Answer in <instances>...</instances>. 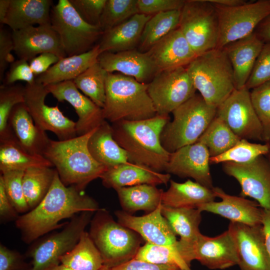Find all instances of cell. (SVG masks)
<instances>
[{"label": "cell", "mask_w": 270, "mask_h": 270, "mask_svg": "<svg viewBox=\"0 0 270 270\" xmlns=\"http://www.w3.org/2000/svg\"><path fill=\"white\" fill-rule=\"evenodd\" d=\"M80 16L88 24L99 27L106 0H69Z\"/></svg>", "instance_id": "cell-48"}, {"label": "cell", "mask_w": 270, "mask_h": 270, "mask_svg": "<svg viewBox=\"0 0 270 270\" xmlns=\"http://www.w3.org/2000/svg\"><path fill=\"white\" fill-rule=\"evenodd\" d=\"M25 86L24 104L36 125L42 130L50 131L60 140L77 136L76 122L65 116L58 106H50L45 104L49 94L46 87L35 82Z\"/></svg>", "instance_id": "cell-14"}, {"label": "cell", "mask_w": 270, "mask_h": 270, "mask_svg": "<svg viewBox=\"0 0 270 270\" xmlns=\"http://www.w3.org/2000/svg\"><path fill=\"white\" fill-rule=\"evenodd\" d=\"M52 2L51 0H10L4 24L12 31L50 24Z\"/></svg>", "instance_id": "cell-29"}, {"label": "cell", "mask_w": 270, "mask_h": 270, "mask_svg": "<svg viewBox=\"0 0 270 270\" xmlns=\"http://www.w3.org/2000/svg\"><path fill=\"white\" fill-rule=\"evenodd\" d=\"M217 108L208 104L200 94L175 109L173 119L160 134L162 146L170 153L196 142L216 115Z\"/></svg>", "instance_id": "cell-7"}, {"label": "cell", "mask_w": 270, "mask_h": 270, "mask_svg": "<svg viewBox=\"0 0 270 270\" xmlns=\"http://www.w3.org/2000/svg\"><path fill=\"white\" fill-rule=\"evenodd\" d=\"M36 76L28 61L18 58L10 64L9 70L4 79V84H14L15 82L20 80L24 81L26 84H32L36 82Z\"/></svg>", "instance_id": "cell-49"}, {"label": "cell", "mask_w": 270, "mask_h": 270, "mask_svg": "<svg viewBox=\"0 0 270 270\" xmlns=\"http://www.w3.org/2000/svg\"><path fill=\"white\" fill-rule=\"evenodd\" d=\"M110 270H181L175 265L158 264L133 258Z\"/></svg>", "instance_id": "cell-53"}, {"label": "cell", "mask_w": 270, "mask_h": 270, "mask_svg": "<svg viewBox=\"0 0 270 270\" xmlns=\"http://www.w3.org/2000/svg\"><path fill=\"white\" fill-rule=\"evenodd\" d=\"M269 149L268 142L253 143L246 139H240L226 152L219 156L210 158V163L216 164L232 162L240 164H246L260 156L266 155Z\"/></svg>", "instance_id": "cell-42"}, {"label": "cell", "mask_w": 270, "mask_h": 270, "mask_svg": "<svg viewBox=\"0 0 270 270\" xmlns=\"http://www.w3.org/2000/svg\"><path fill=\"white\" fill-rule=\"evenodd\" d=\"M60 58L52 53H43L32 58L29 61L30 66L34 74L37 76L46 72Z\"/></svg>", "instance_id": "cell-54"}, {"label": "cell", "mask_w": 270, "mask_h": 270, "mask_svg": "<svg viewBox=\"0 0 270 270\" xmlns=\"http://www.w3.org/2000/svg\"><path fill=\"white\" fill-rule=\"evenodd\" d=\"M100 54L97 44L87 52L62 58L46 72L36 76V82L46 86L73 80L96 62Z\"/></svg>", "instance_id": "cell-30"}, {"label": "cell", "mask_w": 270, "mask_h": 270, "mask_svg": "<svg viewBox=\"0 0 270 270\" xmlns=\"http://www.w3.org/2000/svg\"><path fill=\"white\" fill-rule=\"evenodd\" d=\"M208 1L213 4L225 6H236L246 2L244 0H208Z\"/></svg>", "instance_id": "cell-58"}, {"label": "cell", "mask_w": 270, "mask_h": 270, "mask_svg": "<svg viewBox=\"0 0 270 270\" xmlns=\"http://www.w3.org/2000/svg\"><path fill=\"white\" fill-rule=\"evenodd\" d=\"M94 212L76 215L60 232L40 241L30 250L29 270H50L60 264V258L78 243Z\"/></svg>", "instance_id": "cell-11"}, {"label": "cell", "mask_w": 270, "mask_h": 270, "mask_svg": "<svg viewBox=\"0 0 270 270\" xmlns=\"http://www.w3.org/2000/svg\"><path fill=\"white\" fill-rule=\"evenodd\" d=\"M74 186H66L56 172L52 184L42 202L34 208L18 216L16 224L22 239L29 244L63 224L65 218H72L85 212L98 210V202Z\"/></svg>", "instance_id": "cell-1"}, {"label": "cell", "mask_w": 270, "mask_h": 270, "mask_svg": "<svg viewBox=\"0 0 270 270\" xmlns=\"http://www.w3.org/2000/svg\"><path fill=\"white\" fill-rule=\"evenodd\" d=\"M24 170H0L2 178L6 195L18 213H26L30 208L26 200L23 188Z\"/></svg>", "instance_id": "cell-45"}, {"label": "cell", "mask_w": 270, "mask_h": 270, "mask_svg": "<svg viewBox=\"0 0 270 270\" xmlns=\"http://www.w3.org/2000/svg\"><path fill=\"white\" fill-rule=\"evenodd\" d=\"M212 190L221 201H213L198 205L196 208L201 212L213 213L231 222L250 226L262 224L264 209L256 202L240 196L228 194L218 187L214 186Z\"/></svg>", "instance_id": "cell-22"}, {"label": "cell", "mask_w": 270, "mask_h": 270, "mask_svg": "<svg viewBox=\"0 0 270 270\" xmlns=\"http://www.w3.org/2000/svg\"><path fill=\"white\" fill-rule=\"evenodd\" d=\"M96 128L66 140H50L43 156L55 167L66 186H74L82 191L107 169L93 158L88 148V140Z\"/></svg>", "instance_id": "cell-3"}, {"label": "cell", "mask_w": 270, "mask_h": 270, "mask_svg": "<svg viewBox=\"0 0 270 270\" xmlns=\"http://www.w3.org/2000/svg\"><path fill=\"white\" fill-rule=\"evenodd\" d=\"M270 82V42H265L246 84L250 90Z\"/></svg>", "instance_id": "cell-47"}, {"label": "cell", "mask_w": 270, "mask_h": 270, "mask_svg": "<svg viewBox=\"0 0 270 270\" xmlns=\"http://www.w3.org/2000/svg\"><path fill=\"white\" fill-rule=\"evenodd\" d=\"M8 128L14 142L26 152L43 156L50 138L34 124L24 103L16 105L8 119Z\"/></svg>", "instance_id": "cell-25"}, {"label": "cell", "mask_w": 270, "mask_h": 270, "mask_svg": "<svg viewBox=\"0 0 270 270\" xmlns=\"http://www.w3.org/2000/svg\"><path fill=\"white\" fill-rule=\"evenodd\" d=\"M196 91L184 66L160 70L148 84V92L158 115H169Z\"/></svg>", "instance_id": "cell-12"}, {"label": "cell", "mask_w": 270, "mask_h": 270, "mask_svg": "<svg viewBox=\"0 0 270 270\" xmlns=\"http://www.w3.org/2000/svg\"><path fill=\"white\" fill-rule=\"evenodd\" d=\"M100 178L105 187L116 190L142 184H166L170 180V174L130 162L107 168Z\"/></svg>", "instance_id": "cell-26"}, {"label": "cell", "mask_w": 270, "mask_h": 270, "mask_svg": "<svg viewBox=\"0 0 270 270\" xmlns=\"http://www.w3.org/2000/svg\"><path fill=\"white\" fill-rule=\"evenodd\" d=\"M264 44L254 32L222 48L232 68L236 89L246 86Z\"/></svg>", "instance_id": "cell-27"}, {"label": "cell", "mask_w": 270, "mask_h": 270, "mask_svg": "<svg viewBox=\"0 0 270 270\" xmlns=\"http://www.w3.org/2000/svg\"><path fill=\"white\" fill-rule=\"evenodd\" d=\"M28 265L18 252L0 245V270H29Z\"/></svg>", "instance_id": "cell-52"}, {"label": "cell", "mask_w": 270, "mask_h": 270, "mask_svg": "<svg viewBox=\"0 0 270 270\" xmlns=\"http://www.w3.org/2000/svg\"><path fill=\"white\" fill-rule=\"evenodd\" d=\"M162 212L176 234L180 236L176 248L182 258L201 234L202 212L197 208H174L162 204Z\"/></svg>", "instance_id": "cell-31"}, {"label": "cell", "mask_w": 270, "mask_h": 270, "mask_svg": "<svg viewBox=\"0 0 270 270\" xmlns=\"http://www.w3.org/2000/svg\"><path fill=\"white\" fill-rule=\"evenodd\" d=\"M170 121L169 115L146 120H121L111 124L112 136L126 152L129 162L158 172L165 171L170 153L162 146L160 134Z\"/></svg>", "instance_id": "cell-2"}, {"label": "cell", "mask_w": 270, "mask_h": 270, "mask_svg": "<svg viewBox=\"0 0 270 270\" xmlns=\"http://www.w3.org/2000/svg\"><path fill=\"white\" fill-rule=\"evenodd\" d=\"M56 170L50 167H38L24 170L22 188L30 210L36 208L49 191Z\"/></svg>", "instance_id": "cell-36"}, {"label": "cell", "mask_w": 270, "mask_h": 270, "mask_svg": "<svg viewBox=\"0 0 270 270\" xmlns=\"http://www.w3.org/2000/svg\"><path fill=\"white\" fill-rule=\"evenodd\" d=\"M222 169L240 184V196L252 198L263 209L270 211V162L266 156L246 164L226 162Z\"/></svg>", "instance_id": "cell-15"}, {"label": "cell", "mask_w": 270, "mask_h": 270, "mask_svg": "<svg viewBox=\"0 0 270 270\" xmlns=\"http://www.w3.org/2000/svg\"><path fill=\"white\" fill-rule=\"evenodd\" d=\"M50 270H72L60 264L59 265L52 268Z\"/></svg>", "instance_id": "cell-60"}, {"label": "cell", "mask_w": 270, "mask_h": 270, "mask_svg": "<svg viewBox=\"0 0 270 270\" xmlns=\"http://www.w3.org/2000/svg\"><path fill=\"white\" fill-rule=\"evenodd\" d=\"M138 13V0H106L99 27L104 32Z\"/></svg>", "instance_id": "cell-44"}, {"label": "cell", "mask_w": 270, "mask_h": 270, "mask_svg": "<svg viewBox=\"0 0 270 270\" xmlns=\"http://www.w3.org/2000/svg\"><path fill=\"white\" fill-rule=\"evenodd\" d=\"M88 146L93 158L106 168L130 162L126 152L114 138L111 125L106 120L92 134Z\"/></svg>", "instance_id": "cell-32"}, {"label": "cell", "mask_w": 270, "mask_h": 270, "mask_svg": "<svg viewBox=\"0 0 270 270\" xmlns=\"http://www.w3.org/2000/svg\"><path fill=\"white\" fill-rule=\"evenodd\" d=\"M14 52L20 59L30 61L43 53H52L60 59L66 56L60 37L51 24L31 26L12 32Z\"/></svg>", "instance_id": "cell-19"}, {"label": "cell", "mask_w": 270, "mask_h": 270, "mask_svg": "<svg viewBox=\"0 0 270 270\" xmlns=\"http://www.w3.org/2000/svg\"><path fill=\"white\" fill-rule=\"evenodd\" d=\"M252 102L262 128L263 140L270 141V82L250 92Z\"/></svg>", "instance_id": "cell-46"}, {"label": "cell", "mask_w": 270, "mask_h": 270, "mask_svg": "<svg viewBox=\"0 0 270 270\" xmlns=\"http://www.w3.org/2000/svg\"><path fill=\"white\" fill-rule=\"evenodd\" d=\"M134 258L158 264L175 265L181 270H192L174 246H159L146 242L140 246Z\"/></svg>", "instance_id": "cell-43"}, {"label": "cell", "mask_w": 270, "mask_h": 270, "mask_svg": "<svg viewBox=\"0 0 270 270\" xmlns=\"http://www.w3.org/2000/svg\"><path fill=\"white\" fill-rule=\"evenodd\" d=\"M14 45L12 34L3 28L0 30V80H4V73L9 65L14 61L12 54Z\"/></svg>", "instance_id": "cell-51"}, {"label": "cell", "mask_w": 270, "mask_h": 270, "mask_svg": "<svg viewBox=\"0 0 270 270\" xmlns=\"http://www.w3.org/2000/svg\"><path fill=\"white\" fill-rule=\"evenodd\" d=\"M10 0H0V22L4 24Z\"/></svg>", "instance_id": "cell-59"}, {"label": "cell", "mask_w": 270, "mask_h": 270, "mask_svg": "<svg viewBox=\"0 0 270 270\" xmlns=\"http://www.w3.org/2000/svg\"><path fill=\"white\" fill-rule=\"evenodd\" d=\"M214 4L218 20V48L253 33L270 15V0L246 2L233 6Z\"/></svg>", "instance_id": "cell-10"}, {"label": "cell", "mask_w": 270, "mask_h": 270, "mask_svg": "<svg viewBox=\"0 0 270 270\" xmlns=\"http://www.w3.org/2000/svg\"><path fill=\"white\" fill-rule=\"evenodd\" d=\"M256 30V33L264 43L270 42V15L260 22Z\"/></svg>", "instance_id": "cell-57"}, {"label": "cell", "mask_w": 270, "mask_h": 270, "mask_svg": "<svg viewBox=\"0 0 270 270\" xmlns=\"http://www.w3.org/2000/svg\"><path fill=\"white\" fill-rule=\"evenodd\" d=\"M110 270V268H108V267L105 266H104L100 270Z\"/></svg>", "instance_id": "cell-62"}, {"label": "cell", "mask_w": 270, "mask_h": 270, "mask_svg": "<svg viewBox=\"0 0 270 270\" xmlns=\"http://www.w3.org/2000/svg\"><path fill=\"white\" fill-rule=\"evenodd\" d=\"M268 142L269 144V145H270V149H269L268 152V153L266 155V158H268V160L270 162V141Z\"/></svg>", "instance_id": "cell-61"}, {"label": "cell", "mask_w": 270, "mask_h": 270, "mask_svg": "<svg viewBox=\"0 0 270 270\" xmlns=\"http://www.w3.org/2000/svg\"><path fill=\"white\" fill-rule=\"evenodd\" d=\"M240 140L226 123L216 115L196 142L206 146L211 158L226 152Z\"/></svg>", "instance_id": "cell-39"}, {"label": "cell", "mask_w": 270, "mask_h": 270, "mask_svg": "<svg viewBox=\"0 0 270 270\" xmlns=\"http://www.w3.org/2000/svg\"><path fill=\"white\" fill-rule=\"evenodd\" d=\"M216 116L240 139L264 142L262 126L246 86L236 88L218 107Z\"/></svg>", "instance_id": "cell-13"}, {"label": "cell", "mask_w": 270, "mask_h": 270, "mask_svg": "<svg viewBox=\"0 0 270 270\" xmlns=\"http://www.w3.org/2000/svg\"><path fill=\"white\" fill-rule=\"evenodd\" d=\"M45 86L58 102L66 101L74 108L78 116L76 122L77 136L92 131L105 120L102 108L81 93L72 80Z\"/></svg>", "instance_id": "cell-20"}, {"label": "cell", "mask_w": 270, "mask_h": 270, "mask_svg": "<svg viewBox=\"0 0 270 270\" xmlns=\"http://www.w3.org/2000/svg\"><path fill=\"white\" fill-rule=\"evenodd\" d=\"M25 86L20 84L2 85L0 88V142L14 141L8 128V119L14 108L24 103Z\"/></svg>", "instance_id": "cell-41"}, {"label": "cell", "mask_w": 270, "mask_h": 270, "mask_svg": "<svg viewBox=\"0 0 270 270\" xmlns=\"http://www.w3.org/2000/svg\"><path fill=\"white\" fill-rule=\"evenodd\" d=\"M115 190L123 210L130 214L140 210L150 212L162 204L164 191L156 186L142 184Z\"/></svg>", "instance_id": "cell-34"}, {"label": "cell", "mask_w": 270, "mask_h": 270, "mask_svg": "<svg viewBox=\"0 0 270 270\" xmlns=\"http://www.w3.org/2000/svg\"><path fill=\"white\" fill-rule=\"evenodd\" d=\"M98 62L108 73L117 72L146 84H148L159 72L148 53L137 49L102 52Z\"/></svg>", "instance_id": "cell-23"}, {"label": "cell", "mask_w": 270, "mask_h": 270, "mask_svg": "<svg viewBox=\"0 0 270 270\" xmlns=\"http://www.w3.org/2000/svg\"><path fill=\"white\" fill-rule=\"evenodd\" d=\"M178 28L196 56L217 48V12L208 0H187L180 10Z\"/></svg>", "instance_id": "cell-8"}, {"label": "cell", "mask_w": 270, "mask_h": 270, "mask_svg": "<svg viewBox=\"0 0 270 270\" xmlns=\"http://www.w3.org/2000/svg\"><path fill=\"white\" fill-rule=\"evenodd\" d=\"M228 230L236 244L240 270H270L262 225L250 226L230 222Z\"/></svg>", "instance_id": "cell-17"}, {"label": "cell", "mask_w": 270, "mask_h": 270, "mask_svg": "<svg viewBox=\"0 0 270 270\" xmlns=\"http://www.w3.org/2000/svg\"><path fill=\"white\" fill-rule=\"evenodd\" d=\"M184 260L190 266L197 260L211 270H224L238 264L236 244L229 230L215 236L200 234L186 251Z\"/></svg>", "instance_id": "cell-16"}, {"label": "cell", "mask_w": 270, "mask_h": 270, "mask_svg": "<svg viewBox=\"0 0 270 270\" xmlns=\"http://www.w3.org/2000/svg\"><path fill=\"white\" fill-rule=\"evenodd\" d=\"M60 264L72 270H99L104 266L100 251L86 231L76 245L61 258Z\"/></svg>", "instance_id": "cell-35"}, {"label": "cell", "mask_w": 270, "mask_h": 270, "mask_svg": "<svg viewBox=\"0 0 270 270\" xmlns=\"http://www.w3.org/2000/svg\"><path fill=\"white\" fill-rule=\"evenodd\" d=\"M262 225L265 246L270 259V211L264 209Z\"/></svg>", "instance_id": "cell-56"}, {"label": "cell", "mask_w": 270, "mask_h": 270, "mask_svg": "<svg viewBox=\"0 0 270 270\" xmlns=\"http://www.w3.org/2000/svg\"><path fill=\"white\" fill-rule=\"evenodd\" d=\"M146 52L159 71L186 67L196 57L178 27L158 42Z\"/></svg>", "instance_id": "cell-24"}, {"label": "cell", "mask_w": 270, "mask_h": 270, "mask_svg": "<svg viewBox=\"0 0 270 270\" xmlns=\"http://www.w3.org/2000/svg\"><path fill=\"white\" fill-rule=\"evenodd\" d=\"M108 122L148 119L156 115L148 92V84L118 73H108L102 108Z\"/></svg>", "instance_id": "cell-4"}, {"label": "cell", "mask_w": 270, "mask_h": 270, "mask_svg": "<svg viewBox=\"0 0 270 270\" xmlns=\"http://www.w3.org/2000/svg\"><path fill=\"white\" fill-rule=\"evenodd\" d=\"M162 204L155 210L142 216H134L124 210L114 214L118 222L139 234L146 243L176 246V234L162 212Z\"/></svg>", "instance_id": "cell-21"}, {"label": "cell", "mask_w": 270, "mask_h": 270, "mask_svg": "<svg viewBox=\"0 0 270 270\" xmlns=\"http://www.w3.org/2000/svg\"><path fill=\"white\" fill-rule=\"evenodd\" d=\"M184 0H138L140 13L152 16L156 14L182 9Z\"/></svg>", "instance_id": "cell-50"}, {"label": "cell", "mask_w": 270, "mask_h": 270, "mask_svg": "<svg viewBox=\"0 0 270 270\" xmlns=\"http://www.w3.org/2000/svg\"><path fill=\"white\" fill-rule=\"evenodd\" d=\"M108 76V72L98 61L72 81L85 96L103 108L106 100Z\"/></svg>", "instance_id": "cell-40"}, {"label": "cell", "mask_w": 270, "mask_h": 270, "mask_svg": "<svg viewBox=\"0 0 270 270\" xmlns=\"http://www.w3.org/2000/svg\"><path fill=\"white\" fill-rule=\"evenodd\" d=\"M186 68L196 90L212 107L218 108L236 89L232 68L224 48L196 56Z\"/></svg>", "instance_id": "cell-5"}, {"label": "cell", "mask_w": 270, "mask_h": 270, "mask_svg": "<svg viewBox=\"0 0 270 270\" xmlns=\"http://www.w3.org/2000/svg\"><path fill=\"white\" fill-rule=\"evenodd\" d=\"M88 233L100 253L104 265L110 269L134 258L142 240L139 234L114 221L102 208L91 220Z\"/></svg>", "instance_id": "cell-6"}, {"label": "cell", "mask_w": 270, "mask_h": 270, "mask_svg": "<svg viewBox=\"0 0 270 270\" xmlns=\"http://www.w3.org/2000/svg\"><path fill=\"white\" fill-rule=\"evenodd\" d=\"M152 16L137 14L103 32L98 44L100 52H118L136 49L145 24Z\"/></svg>", "instance_id": "cell-28"}, {"label": "cell", "mask_w": 270, "mask_h": 270, "mask_svg": "<svg viewBox=\"0 0 270 270\" xmlns=\"http://www.w3.org/2000/svg\"><path fill=\"white\" fill-rule=\"evenodd\" d=\"M170 186L163 192V206L174 208H196L198 205L214 201L216 198L212 189L188 180L180 183L172 180Z\"/></svg>", "instance_id": "cell-33"}, {"label": "cell", "mask_w": 270, "mask_h": 270, "mask_svg": "<svg viewBox=\"0 0 270 270\" xmlns=\"http://www.w3.org/2000/svg\"><path fill=\"white\" fill-rule=\"evenodd\" d=\"M53 166L44 156L30 154L14 142H0V170H25L38 167Z\"/></svg>", "instance_id": "cell-37"}, {"label": "cell", "mask_w": 270, "mask_h": 270, "mask_svg": "<svg viewBox=\"0 0 270 270\" xmlns=\"http://www.w3.org/2000/svg\"><path fill=\"white\" fill-rule=\"evenodd\" d=\"M50 24L58 34L66 56L87 52L97 44L102 31L86 22L69 0H59L50 14Z\"/></svg>", "instance_id": "cell-9"}, {"label": "cell", "mask_w": 270, "mask_h": 270, "mask_svg": "<svg viewBox=\"0 0 270 270\" xmlns=\"http://www.w3.org/2000/svg\"><path fill=\"white\" fill-rule=\"evenodd\" d=\"M210 158L206 146L196 142L170 153L165 172L180 178H191L196 182L212 189Z\"/></svg>", "instance_id": "cell-18"}, {"label": "cell", "mask_w": 270, "mask_h": 270, "mask_svg": "<svg viewBox=\"0 0 270 270\" xmlns=\"http://www.w3.org/2000/svg\"><path fill=\"white\" fill-rule=\"evenodd\" d=\"M17 212L10 203L6 192L4 183L0 177V216L1 220H8L18 218Z\"/></svg>", "instance_id": "cell-55"}, {"label": "cell", "mask_w": 270, "mask_h": 270, "mask_svg": "<svg viewBox=\"0 0 270 270\" xmlns=\"http://www.w3.org/2000/svg\"><path fill=\"white\" fill-rule=\"evenodd\" d=\"M180 10L152 15L145 24L138 50L146 52L158 42L178 28Z\"/></svg>", "instance_id": "cell-38"}]
</instances>
